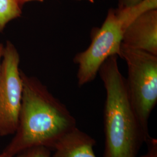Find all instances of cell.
Masks as SVG:
<instances>
[{
	"label": "cell",
	"mask_w": 157,
	"mask_h": 157,
	"mask_svg": "<svg viewBox=\"0 0 157 157\" xmlns=\"http://www.w3.org/2000/svg\"><path fill=\"white\" fill-rule=\"evenodd\" d=\"M147 145V151L141 157H157V140L150 137L146 142Z\"/></svg>",
	"instance_id": "30bf717a"
},
{
	"label": "cell",
	"mask_w": 157,
	"mask_h": 157,
	"mask_svg": "<svg viewBox=\"0 0 157 157\" xmlns=\"http://www.w3.org/2000/svg\"><path fill=\"white\" fill-rule=\"evenodd\" d=\"M0 157H11L9 156L8 155H7L6 153H4V152H2L0 153Z\"/></svg>",
	"instance_id": "5bb4252c"
},
{
	"label": "cell",
	"mask_w": 157,
	"mask_h": 157,
	"mask_svg": "<svg viewBox=\"0 0 157 157\" xmlns=\"http://www.w3.org/2000/svg\"><path fill=\"white\" fill-rule=\"evenodd\" d=\"M17 3L19 5L22 6L25 4L26 2H32V1H39V2H43L44 0H17Z\"/></svg>",
	"instance_id": "7c38bea8"
},
{
	"label": "cell",
	"mask_w": 157,
	"mask_h": 157,
	"mask_svg": "<svg viewBox=\"0 0 157 157\" xmlns=\"http://www.w3.org/2000/svg\"><path fill=\"white\" fill-rule=\"evenodd\" d=\"M4 51V47L2 44H0V76H1V63H2V58L3 55Z\"/></svg>",
	"instance_id": "4fadbf2b"
},
{
	"label": "cell",
	"mask_w": 157,
	"mask_h": 157,
	"mask_svg": "<svg viewBox=\"0 0 157 157\" xmlns=\"http://www.w3.org/2000/svg\"><path fill=\"white\" fill-rule=\"evenodd\" d=\"M95 144L94 138L76 126L58 141L52 157H97L93 149Z\"/></svg>",
	"instance_id": "52a82bcc"
},
{
	"label": "cell",
	"mask_w": 157,
	"mask_h": 157,
	"mask_svg": "<svg viewBox=\"0 0 157 157\" xmlns=\"http://www.w3.org/2000/svg\"><path fill=\"white\" fill-rule=\"evenodd\" d=\"M21 6L17 0H0V32L12 20L20 17Z\"/></svg>",
	"instance_id": "ba28073f"
},
{
	"label": "cell",
	"mask_w": 157,
	"mask_h": 157,
	"mask_svg": "<svg viewBox=\"0 0 157 157\" xmlns=\"http://www.w3.org/2000/svg\"><path fill=\"white\" fill-rule=\"evenodd\" d=\"M0 76V136L14 135L17 130L23 94L19 56L13 45L4 48Z\"/></svg>",
	"instance_id": "5b68a950"
},
{
	"label": "cell",
	"mask_w": 157,
	"mask_h": 157,
	"mask_svg": "<svg viewBox=\"0 0 157 157\" xmlns=\"http://www.w3.org/2000/svg\"><path fill=\"white\" fill-rule=\"evenodd\" d=\"M23 94L19 122L3 151L13 157L33 146L54 148L58 141L76 127L67 107L39 81L22 76Z\"/></svg>",
	"instance_id": "6da1fadb"
},
{
	"label": "cell",
	"mask_w": 157,
	"mask_h": 157,
	"mask_svg": "<svg viewBox=\"0 0 157 157\" xmlns=\"http://www.w3.org/2000/svg\"><path fill=\"white\" fill-rule=\"evenodd\" d=\"M119 57L126 62L130 101L147 141L149 118L157 102V56L121 44Z\"/></svg>",
	"instance_id": "277c9868"
},
{
	"label": "cell",
	"mask_w": 157,
	"mask_h": 157,
	"mask_svg": "<svg viewBox=\"0 0 157 157\" xmlns=\"http://www.w3.org/2000/svg\"><path fill=\"white\" fill-rule=\"evenodd\" d=\"M0 137H1V136H0Z\"/></svg>",
	"instance_id": "2e32d148"
},
{
	"label": "cell",
	"mask_w": 157,
	"mask_h": 157,
	"mask_svg": "<svg viewBox=\"0 0 157 157\" xmlns=\"http://www.w3.org/2000/svg\"><path fill=\"white\" fill-rule=\"evenodd\" d=\"M98 72L106 91L103 157H137L147 139L130 101L118 56L107 58Z\"/></svg>",
	"instance_id": "7a4b0ae2"
},
{
	"label": "cell",
	"mask_w": 157,
	"mask_h": 157,
	"mask_svg": "<svg viewBox=\"0 0 157 157\" xmlns=\"http://www.w3.org/2000/svg\"><path fill=\"white\" fill-rule=\"evenodd\" d=\"M122 44L157 56V8L134 19L124 33Z\"/></svg>",
	"instance_id": "8992f818"
},
{
	"label": "cell",
	"mask_w": 157,
	"mask_h": 157,
	"mask_svg": "<svg viewBox=\"0 0 157 157\" xmlns=\"http://www.w3.org/2000/svg\"><path fill=\"white\" fill-rule=\"evenodd\" d=\"M76 1H83V0H76ZM88 2H89L90 3H94V0H86Z\"/></svg>",
	"instance_id": "9a60e30c"
},
{
	"label": "cell",
	"mask_w": 157,
	"mask_h": 157,
	"mask_svg": "<svg viewBox=\"0 0 157 157\" xmlns=\"http://www.w3.org/2000/svg\"><path fill=\"white\" fill-rule=\"evenodd\" d=\"M157 8V0H143L129 8H110L101 27L92 31L89 47L74 58V62L78 66V86L92 82L107 58L119 56L124 33L134 19L144 12Z\"/></svg>",
	"instance_id": "3957f363"
},
{
	"label": "cell",
	"mask_w": 157,
	"mask_h": 157,
	"mask_svg": "<svg viewBox=\"0 0 157 157\" xmlns=\"http://www.w3.org/2000/svg\"><path fill=\"white\" fill-rule=\"evenodd\" d=\"M13 157H52L51 149L45 146H33L23 150Z\"/></svg>",
	"instance_id": "9c48e42d"
},
{
	"label": "cell",
	"mask_w": 157,
	"mask_h": 157,
	"mask_svg": "<svg viewBox=\"0 0 157 157\" xmlns=\"http://www.w3.org/2000/svg\"><path fill=\"white\" fill-rule=\"evenodd\" d=\"M143 0H118V7L120 8H129L140 4Z\"/></svg>",
	"instance_id": "8fae6325"
}]
</instances>
